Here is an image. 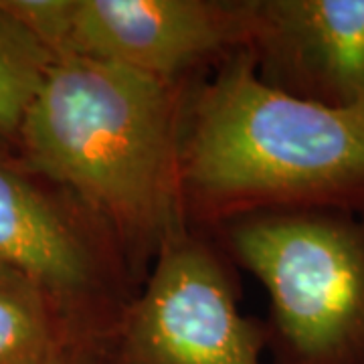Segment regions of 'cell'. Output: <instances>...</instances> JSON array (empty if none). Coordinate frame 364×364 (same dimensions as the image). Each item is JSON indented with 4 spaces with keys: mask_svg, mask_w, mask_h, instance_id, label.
<instances>
[{
    "mask_svg": "<svg viewBox=\"0 0 364 364\" xmlns=\"http://www.w3.org/2000/svg\"><path fill=\"white\" fill-rule=\"evenodd\" d=\"M182 215L210 233L245 215L364 208V105L334 109L265 85L243 49L191 85Z\"/></svg>",
    "mask_w": 364,
    "mask_h": 364,
    "instance_id": "obj_2",
    "label": "cell"
},
{
    "mask_svg": "<svg viewBox=\"0 0 364 364\" xmlns=\"http://www.w3.org/2000/svg\"><path fill=\"white\" fill-rule=\"evenodd\" d=\"M191 85L55 57L14 144L112 229L140 284L162 241L186 225L181 148Z\"/></svg>",
    "mask_w": 364,
    "mask_h": 364,
    "instance_id": "obj_1",
    "label": "cell"
},
{
    "mask_svg": "<svg viewBox=\"0 0 364 364\" xmlns=\"http://www.w3.org/2000/svg\"><path fill=\"white\" fill-rule=\"evenodd\" d=\"M51 364H105L104 342L93 338L75 340Z\"/></svg>",
    "mask_w": 364,
    "mask_h": 364,
    "instance_id": "obj_10",
    "label": "cell"
},
{
    "mask_svg": "<svg viewBox=\"0 0 364 364\" xmlns=\"http://www.w3.org/2000/svg\"><path fill=\"white\" fill-rule=\"evenodd\" d=\"M53 61L55 55L0 2V144L14 148Z\"/></svg>",
    "mask_w": 364,
    "mask_h": 364,
    "instance_id": "obj_9",
    "label": "cell"
},
{
    "mask_svg": "<svg viewBox=\"0 0 364 364\" xmlns=\"http://www.w3.org/2000/svg\"><path fill=\"white\" fill-rule=\"evenodd\" d=\"M55 57L191 83L245 47L247 0H0Z\"/></svg>",
    "mask_w": 364,
    "mask_h": 364,
    "instance_id": "obj_6",
    "label": "cell"
},
{
    "mask_svg": "<svg viewBox=\"0 0 364 364\" xmlns=\"http://www.w3.org/2000/svg\"><path fill=\"white\" fill-rule=\"evenodd\" d=\"M233 265L207 231H172L104 340L105 363L265 364V324L241 312Z\"/></svg>",
    "mask_w": 364,
    "mask_h": 364,
    "instance_id": "obj_4",
    "label": "cell"
},
{
    "mask_svg": "<svg viewBox=\"0 0 364 364\" xmlns=\"http://www.w3.org/2000/svg\"><path fill=\"white\" fill-rule=\"evenodd\" d=\"M257 77L304 102L364 105V0H247Z\"/></svg>",
    "mask_w": 364,
    "mask_h": 364,
    "instance_id": "obj_7",
    "label": "cell"
},
{
    "mask_svg": "<svg viewBox=\"0 0 364 364\" xmlns=\"http://www.w3.org/2000/svg\"><path fill=\"white\" fill-rule=\"evenodd\" d=\"M81 338L93 336L43 287L0 265V364H51Z\"/></svg>",
    "mask_w": 364,
    "mask_h": 364,
    "instance_id": "obj_8",
    "label": "cell"
},
{
    "mask_svg": "<svg viewBox=\"0 0 364 364\" xmlns=\"http://www.w3.org/2000/svg\"><path fill=\"white\" fill-rule=\"evenodd\" d=\"M0 265L43 287L102 342L140 287L112 229L6 144H0Z\"/></svg>",
    "mask_w": 364,
    "mask_h": 364,
    "instance_id": "obj_5",
    "label": "cell"
},
{
    "mask_svg": "<svg viewBox=\"0 0 364 364\" xmlns=\"http://www.w3.org/2000/svg\"><path fill=\"white\" fill-rule=\"evenodd\" d=\"M210 235L267 291L273 364H364V208L255 213Z\"/></svg>",
    "mask_w": 364,
    "mask_h": 364,
    "instance_id": "obj_3",
    "label": "cell"
},
{
    "mask_svg": "<svg viewBox=\"0 0 364 364\" xmlns=\"http://www.w3.org/2000/svg\"><path fill=\"white\" fill-rule=\"evenodd\" d=\"M105 364H107V363H105Z\"/></svg>",
    "mask_w": 364,
    "mask_h": 364,
    "instance_id": "obj_11",
    "label": "cell"
}]
</instances>
